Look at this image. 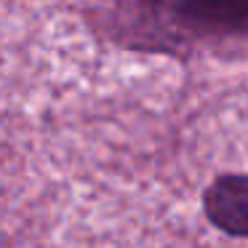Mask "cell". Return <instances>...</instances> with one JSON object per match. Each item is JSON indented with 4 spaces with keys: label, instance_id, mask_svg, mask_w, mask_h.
Returning a JSON list of instances; mask_svg holds the SVG:
<instances>
[{
    "label": "cell",
    "instance_id": "cell-2",
    "mask_svg": "<svg viewBox=\"0 0 248 248\" xmlns=\"http://www.w3.org/2000/svg\"><path fill=\"white\" fill-rule=\"evenodd\" d=\"M184 19L211 32H248V0H176Z\"/></svg>",
    "mask_w": 248,
    "mask_h": 248
},
{
    "label": "cell",
    "instance_id": "cell-1",
    "mask_svg": "<svg viewBox=\"0 0 248 248\" xmlns=\"http://www.w3.org/2000/svg\"><path fill=\"white\" fill-rule=\"evenodd\" d=\"M205 216L219 230L248 237V176H221L205 192Z\"/></svg>",
    "mask_w": 248,
    "mask_h": 248
}]
</instances>
